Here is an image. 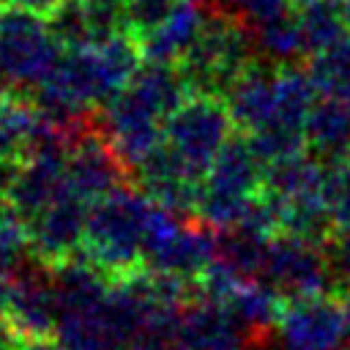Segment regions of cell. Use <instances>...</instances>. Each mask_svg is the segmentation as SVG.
<instances>
[{
    "label": "cell",
    "instance_id": "cell-6",
    "mask_svg": "<svg viewBox=\"0 0 350 350\" xmlns=\"http://www.w3.org/2000/svg\"><path fill=\"white\" fill-rule=\"evenodd\" d=\"M254 33L246 22L235 14H211L205 30L180 57L178 68L191 93L224 98L238 77L254 63Z\"/></svg>",
    "mask_w": 350,
    "mask_h": 350
},
{
    "label": "cell",
    "instance_id": "cell-33",
    "mask_svg": "<svg viewBox=\"0 0 350 350\" xmlns=\"http://www.w3.org/2000/svg\"><path fill=\"white\" fill-rule=\"evenodd\" d=\"M342 304H345V312H347V320H350V290L345 293V301Z\"/></svg>",
    "mask_w": 350,
    "mask_h": 350
},
{
    "label": "cell",
    "instance_id": "cell-4",
    "mask_svg": "<svg viewBox=\"0 0 350 350\" xmlns=\"http://www.w3.org/2000/svg\"><path fill=\"white\" fill-rule=\"evenodd\" d=\"M153 208L156 202L145 191L129 186L96 200L88 211L79 254L112 279L142 271Z\"/></svg>",
    "mask_w": 350,
    "mask_h": 350
},
{
    "label": "cell",
    "instance_id": "cell-11",
    "mask_svg": "<svg viewBox=\"0 0 350 350\" xmlns=\"http://www.w3.org/2000/svg\"><path fill=\"white\" fill-rule=\"evenodd\" d=\"M257 279L265 282L271 290H276L284 301L320 295L328 287H334L325 246L320 241H309L293 232L271 235L262 271Z\"/></svg>",
    "mask_w": 350,
    "mask_h": 350
},
{
    "label": "cell",
    "instance_id": "cell-2",
    "mask_svg": "<svg viewBox=\"0 0 350 350\" xmlns=\"http://www.w3.org/2000/svg\"><path fill=\"white\" fill-rule=\"evenodd\" d=\"M139 66L142 52L129 33L63 46L52 74L33 90V104L44 118L68 129L88 109L109 104L131 82Z\"/></svg>",
    "mask_w": 350,
    "mask_h": 350
},
{
    "label": "cell",
    "instance_id": "cell-27",
    "mask_svg": "<svg viewBox=\"0 0 350 350\" xmlns=\"http://www.w3.org/2000/svg\"><path fill=\"white\" fill-rule=\"evenodd\" d=\"M230 5L241 22H246L249 27H257V25L290 11L293 0H230Z\"/></svg>",
    "mask_w": 350,
    "mask_h": 350
},
{
    "label": "cell",
    "instance_id": "cell-16",
    "mask_svg": "<svg viewBox=\"0 0 350 350\" xmlns=\"http://www.w3.org/2000/svg\"><path fill=\"white\" fill-rule=\"evenodd\" d=\"M208 19H211V8L205 0H178L175 8L167 14V19L137 41L142 60L178 66L180 57L194 46L200 33L205 30Z\"/></svg>",
    "mask_w": 350,
    "mask_h": 350
},
{
    "label": "cell",
    "instance_id": "cell-23",
    "mask_svg": "<svg viewBox=\"0 0 350 350\" xmlns=\"http://www.w3.org/2000/svg\"><path fill=\"white\" fill-rule=\"evenodd\" d=\"M323 202L331 221V230H350V159L325 164L323 178Z\"/></svg>",
    "mask_w": 350,
    "mask_h": 350
},
{
    "label": "cell",
    "instance_id": "cell-1",
    "mask_svg": "<svg viewBox=\"0 0 350 350\" xmlns=\"http://www.w3.org/2000/svg\"><path fill=\"white\" fill-rule=\"evenodd\" d=\"M238 129L265 164L306 150V120L317 90L295 63H252L224 96Z\"/></svg>",
    "mask_w": 350,
    "mask_h": 350
},
{
    "label": "cell",
    "instance_id": "cell-28",
    "mask_svg": "<svg viewBox=\"0 0 350 350\" xmlns=\"http://www.w3.org/2000/svg\"><path fill=\"white\" fill-rule=\"evenodd\" d=\"M25 342H27V339H25L5 317H0V350H22Z\"/></svg>",
    "mask_w": 350,
    "mask_h": 350
},
{
    "label": "cell",
    "instance_id": "cell-8",
    "mask_svg": "<svg viewBox=\"0 0 350 350\" xmlns=\"http://www.w3.org/2000/svg\"><path fill=\"white\" fill-rule=\"evenodd\" d=\"M235 120L230 107L219 96L191 93L164 126V148L178 159V164L194 178H205L216 156L235 137Z\"/></svg>",
    "mask_w": 350,
    "mask_h": 350
},
{
    "label": "cell",
    "instance_id": "cell-21",
    "mask_svg": "<svg viewBox=\"0 0 350 350\" xmlns=\"http://www.w3.org/2000/svg\"><path fill=\"white\" fill-rule=\"evenodd\" d=\"M254 33V44H257V52L262 55V60L268 63H276V66H287V63H295L298 57H309V46H306V38H304V30L290 11L252 27Z\"/></svg>",
    "mask_w": 350,
    "mask_h": 350
},
{
    "label": "cell",
    "instance_id": "cell-29",
    "mask_svg": "<svg viewBox=\"0 0 350 350\" xmlns=\"http://www.w3.org/2000/svg\"><path fill=\"white\" fill-rule=\"evenodd\" d=\"M11 5H19V8H27V11H36L41 16H49L60 8L63 0H8Z\"/></svg>",
    "mask_w": 350,
    "mask_h": 350
},
{
    "label": "cell",
    "instance_id": "cell-19",
    "mask_svg": "<svg viewBox=\"0 0 350 350\" xmlns=\"http://www.w3.org/2000/svg\"><path fill=\"white\" fill-rule=\"evenodd\" d=\"M252 334H262V331H271L282 306H284V298L271 290L265 282L260 279H243L224 301H221Z\"/></svg>",
    "mask_w": 350,
    "mask_h": 350
},
{
    "label": "cell",
    "instance_id": "cell-7",
    "mask_svg": "<svg viewBox=\"0 0 350 350\" xmlns=\"http://www.w3.org/2000/svg\"><path fill=\"white\" fill-rule=\"evenodd\" d=\"M63 55L46 16L19 8L0 5V85L11 90H36L55 68Z\"/></svg>",
    "mask_w": 350,
    "mask_h": 350
},
{
    "label": "cell",
    "instance_id": "cell-31",
    "mask_svg": "<svg viewBox=\"0 0 350 350\" xmlns=\"http://www.w3.org/2000/svg\"><path fill=\"white\" fill-rule=\"evenodd\" d=\"M22 350H57L55 339H27Z\"/></svg>",
    "mask_w": 350,
    "mask_h": 350
},
{
    "label": "cell",
    "instance_id": "cell-34",
    "mask_svg": "<svg viewBox=\"0 0 350 350\" xmlns=\"http://www.w3.org/2000/svg\"><path fill=\"white\" fill-rule=\"evenodd\" d=\"M0 5H8V0H0Z\"/></svg>",
    "mask_w": 350,
    "mask_h": 350
},
{
    "label": "cell",
    "instance_id": "cell-9",
    "mask_svg": "<svg viewBox=\"0 0 350 350\" xmlns=\"http://www.w3.org/2000/svg\"><path fill=\"white\" fill-rule=\"evenodd\" d=\"M216 257H219V235H213L208 224L205 227L191 224L186 221V216H178L161 205L153 208L142 271H153L197 284Z\"/></svg>",
    "mask_w": 350,
    "mask_h": 350
},
{
    "label": "cell",
    "instance_id": "cell-14",
    "mask_svg": "<svg viewBox=\"0 0 350 350\" xmlns=\"http://www.w3.org/2000/svg\"><path fill=\"white\" fill-rule=\"evenodd\" d=\"M126 167L101 131H79L71 137L66 156V183L88 205L123 186Z\"/></svg>",
    "mask_w": 350,
    "mask_h": 350
},
{
    "label": "cell",
    "instance_id": "cell-10",
    "mask_svg": "<svg viewBox=\"0 0 350 350\" xmlns=\"http://www.w3.org/2000/svg\"><path fill=\"white\" fill-rule=\"evenodd\" d=\"M271 331L276 350H350L345 304L325 293L284 301Z\"/></svg>",
    "mask_w": 350,
    "mask_h": 350
},
{
    "label": "cell",
    "instance_id": "cell-17",
    "mask_svg": "<svg viewBox=\"0 0 350 350\" xmlns=\"http://www.w3.org/2000/svg\"><path fill=\"white\" fill-rule=\"evenodd\" d=\"M46 126L49 118H44L33 101L22 98L19 90L0 85V170L22 164L44 137Z\"/></svg>",
    "mask_w": 350,
    "mask_h": 350
},
{
    "label": "cell",
    "instance_id": "cell-22",
    "mask_svg": "<svg viewBox=\"0 0 350 350\" xmlns=\"http://www.w3.org/2000/svg\"><path fill=\"white\" fill-rule=\"evenodd\" d=\"M30 254V232L25 216L0 197V268L16 271Z\"/></svg>",
    "mask_w": 350,
    "mask_h": 350
},
{
    "label": "cell",
    "instance_id": "cell-25",
    "mask_svg": "<svg viewBox=\"0 0 350 350\" xmlns=\"http://www.w3.org/2000/svg\"><path fill=\"white\" fill-rule=\"evenodd\" d=\"M178 0H126V33L139 41L150 30H156Z\"/></svg>",
    "mask_w": 350,
    "mask_h": 350
},
{
    "label": "cell",
    "instance_id": "cell-13",
    "mask_svg": "<svg viewBox=\"0 0 350 350\" xmlns=\"http://www.w3.org/2000/svg\"><path fill=\"white\" fill-rule=\"evenodd\" d=\"M60 317V298L55 276L46 273V265L30 257L14 271V293L5 312V320L25 339H52Z\"/></svg>",
    "mask_w": 350,
    "mask_h": 350
},
{
    "label": "cell",
    "instance_id": "cell-30",
    "mask_svg": "<svg viewBox=\"0 0 350 350\" xmlns=\"http://www.w3.org/2000/svg\"><path fill=\"white\" fill-rule=\"evenodd\" d=\"M11 293H14V271L0 268V317H5V312H8Z\"/></svg>",
    "mask_w": 350,
    "mask_h": 350
},
{
    "label": "cell",
    "instance_id": "cell-3",
    "mask_svg": "<svg viewBox=\"0 0 350 350\" xmlns=\"http://www.w3.org/2000/svg\"><path fill=\"white\" fill-rule=\"evenodd\" d=\"M189 96L178 66L142 60L131 82L101 107V134L126 172H134L164 145L167 118Z\"/></svg>",
    "mask_w": 350,
    "mask_h": 350
},
{
    "label": "cell",
    "instance_id": "cell-12",
    "mask_svg": "<svg viewBox=\"0 0 350 350\" xmlns=\"http://www.w3.org/2000/svg\"><path fill=\"white\" fill-rule=\"evenodd\" d=\"M90 205L66 189L57 200H52L44 211L27 219L30 232V257L44 265H60L82 252L85 224Z\"/></svg>",
    "mask_w": 350,
    "mask_h": 350
},
{
    "label": "cell",
    "instance_id": "cell-32",
    "mask_svg": "<svg viewBox=\"0 0 350 350\" xmlns=\"http://www.w3.org/2000/svg\"><path fill=\"white\" fill-rule=\"evenodd\" d=\"M137 350H178L172 342H150V345H142Z\"/></svg>",
    "mask_w": 350,
    "mask_h": 350
},
{
    "label": "cell",
    "instance_id": "cell-18",
    "mask_svg": "<svg viewBox=\"0 0 350 350\" xmlns=\"http://www.w3.org/2000/svg\"><path fill=\"white\" fill-rule=\"evenodd\" d=\"M306 150L325 164L350 159V101L317 96L306 120Z\"/></svg>",
    "mask_w": 350,
    "mask_h": 350
},
{
    "label": "cell",
    "instance_id": "cell-26",
    "mask_svg": "<svg viewBox=\"0 0 350 350\" xmlns=\"http://www.w3.org/2000/svg\"><path fill=\"white\" fill-rule=\"evenodd\" d=\"M325 257L331 271V284L339 290H350V230H336L325 241Z\"/></svg>",
    "mask_w": 350,
    "mask_h": 350
},
{
    "label": "cell",
    "instance_id": "cell-5",
    "mask_svg": "<svg viewBox=\"0 0 350 350\" xmlns=\"http://www.w3.org/2000/svg\"><path fill=\"white\" fill-rule=\"evenodd\" d=\"M268 164L249 137H232L202 178L197 219L216 232L243 224L265 189Z\"/></svg>",
    "mask_w": 350,
    "mask_h": 350
},
{
    "label": "cell",
    "instance_id": "cell-24",
    "mask_svg": "<svg viewBox=\"0 0 350 350\" xmlns=\"http://www.w3.org/2000/svg\"><path fill=\"white\" fill-rule=\"evenodd\" d=\"M90 41L126 33V0H77Z\"/></svg>",
    "mask_w": 350,
    "mask_h": 350
},
{
    "label": "cell",
    "instance_id": "cell-15",
    "mask_svg": "<svg viewBox=\"0 0 350 350\" xmlns=\"http://www.w3.org/2000/svg\"><path fill=\"white\" fill-rule=\"evenodd\" d=\"M252 336L224 304L200 295L183 306L172 345L178 350H249Z\"/></svg>",
    "mask_w": 350,
    "mask_h": 350
},
{
    "label": "cell",
    "instance_id": "cell-20",
    "mask_svg": "<svg viewBox=\"0 0 350 350\" xmlns=\"http://www.w3.org/2000/svg\"><path fill=\"white\" fill-rule=\"evenodd\" d=\"M306 74L320 98L350 101V36L312 52Z\"/></svg>",
    "mask_w": 350,
    "mask_h": 350
}]
</instances>
